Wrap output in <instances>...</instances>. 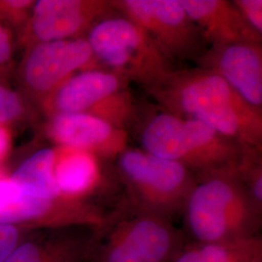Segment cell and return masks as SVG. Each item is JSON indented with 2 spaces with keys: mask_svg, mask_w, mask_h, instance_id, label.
<instances>
[{
  "mask_svg": "<svg viewBox=\"0 0 262 262\" xmlns=\"http://www.w3.org/2000/svg\"><path fill=\"white\" fill-rule=\"evenodd\" d=\"M148 93L161 109L202 122L245 148L262 150V109L248 103L214 72L198 66L175 68Z\"/></svg>",
  "mask_w": 262,
  "mask_h": 262,
  "instance_id": "obj_1",
  "label": "cell"
},
{
  "mask_svg": "<svg viewBox=\"0 0 262 262\" xmlns=\"http://www.w3.org/2000/svg\"><path fill=\"white\" fill-rule=\"evenodd\" d=\"M134 126L142 150L182 164L196 178L236 168L248 149L202 122L163 109L140 112Z\"/></svg>",
  "mask_w": 262,
  "mask_h": 262,
  "instance_id": "obj_2",
  "label": "cell"
},
{
  "mask_svg": "<svg viewBox=\"0 0 262 262\" xmlns=\"http://www.w3.org/2000/svg\"><path fill=\"white\" fill-rule=\"evenodd\" d=\"M186 237L214 243L259 236L262 206L244 187L235 169L197 177L183 212Z\"/></svg>",
  "mask_w": 262,
  "mask_h": 262,
  "instance_id": "obj_3",
  "label": "cell"
},
{
  "mask_svg": "<svg viewBox=\"0 0 262 262\" xmlns=\"http://www.w3.org/2000/svg\"><path fill=\"white\" fill-rule=\"evenodd\" d=\"M115 161L127 209L171 222L183 215L187 198L196 184V176L190 170L139 148L128 147Z\"/></svg>",
  "mask_w": 262,
  "mask_h": 262,
  "instance_id": "obj_4",
  "label": "cell"
},
{
  "mask_svg": "<svg viewBox=\"0 0 262 262\" xmlns=\"http://www.w3.org/2000/svg\"><path fill=\"white\" fill-rule=\"evenodd\" d=\"M187 242L173 222L122 206L98 228L88 262H172Z\"/></svg>",
  "mask_w": 262,
  "mask_h": 262,
  "instance_id": "obj_5",
  "label": "cell"
},
{
  "mask_svg": "<svg viewBox=\"0 0 262 262\" xmlns=\"http://www.w3.org/2000/svg\"><path fill=\"white\" fill-rule=\"evenodd\" d=\"M104 69L134 82L147 92L175 69L142 28L121 14L100 20L85 36Z\"/></svg>",
  "mask_w": 262,
  "mask_h": 262,
  "instance_id": "obj_6",
  "label": "cell"
},
{
  "mask_svg": "<svg viewBox=\"0 0 262 262\" xmlns=\"http://www.w3.org/2000/svg\"><path fill=\"white\" fill-rule=\"evenodd\" d=\"M122 16L137 24L171 60L196 61L209 44L180 0H112Z\"/></svg>",
  "mask_w": 262,
  "mask_h": 262,
  "instance_id": "obj_7",
  "label": "cell"
},
{
  "mask_svg": "<svg viewBox=\"0 0 262 262\" xmlns=\"http://www.w3.org/2000/svg\"><path fill=\"white\" fill-rule=\"evenodd\" d=\"M25 51L18 68L19 93L37 109L71 76L102 68L85 38L39 43Z\"/></svg>",
  "mask_w": 262,
  "mask_h": 262,
  "instance_id": "obj_8",
  "label": "cell"
},
{
  "mask_svg": "<svg viewBox=\"0 0 262 262\" xmlns=\"http://www.w3.org/2000/svg\"><path fill=\"white\" fill-rule=\"evenodd\" d=\"M119 14L112 0H38L19 32L27 50L39 43L85 38L100 20Z\"/></svg>",
  "mask_w": 262,
  "mask_h": 262,
  "instance_id": "obj_9",
  "label": "cell"
},
{
  "mask_svg": "<svg viewBox=\"0 0 262 262\" xmlns=\"http://www.w3.org/2000/svg\"><path fill=\"white\" fill-rule=\"evenodd\" d=\"M44 130L56 146L88 151L103 161L116 160L128 148L127 131L90 114L50 116Z\"/></svg>",
  "mask_w": 262,
  "mask_h": 262,
  "instance_id": "obj_10",
  "label": "cell"
},
{
  "mask_svg": "<svg viewBox=\"0 0 262 262\" xmlns=\"http://www.w3.org/2000/svg\"><path fill=\"white\" fill-rule=\"evenodd\" d=\"M261 43L213 44L195 63L222 77L248 103L262 109Z\"/></svg>",
  "mask_w": 262,
  "mask_h": 262,
  "instance_id": "obj_11",
  "label": "cell"
},
{
  "mask_svg": "<svg viewBox=\"0 0 262 262\" xmlns=\"http://www.w3.org/2000/svg\"><path fill=\"white\" fill-rule=\"evenodd\" d=\"M129 82L111 70L96 68L68 78L40 106L45 117L84 113L94 116L110 97L127 89Z\"/></svg>",
  "mask_w": 262,
  "mask_h": 262,
  "instance_id": "obj_12",
  "label": "cell"
},
{
  "mask_svg": "<svg viewBox=\"0 0 262 262\" xmlns=\"http://www.w3.org/2000/svg\"><path fill=\"white\" fill-rule=\"evenodd\" d=\"M98 228L66 226L31 231L6 262H88Z\"/></svg>",
  "mask_w": 262,
  "mask_h": 262,
  "instance_id": "obj_13",
  "label": "cell"
},
{
  "mask_svg": "<svg viewBox=\"0 0 262 262\" xmlns=\"http://www.w3.org/2000/svg\"><path fill=\"white\" fill-rule=\"evenodd\" d=\"M77 219L78 208L73 201L28 196L9 176H0V225H20L36 230L70 226Z\"/></svg>",
  "mask_w": 262,
  "mask_h": 262,
  "instance_id": "obj_14",
  "label": "cell"
},
{
  "mask_svg": "<svg viewBox=\"0 0 262 262\" xmlns=\"http://www.w3.org/2000/svg\"><path fill=\"white\" fill-rule=\"evenodd\" d=\"M180 3L209 46L239 41L262 42V35L247 24L232 1L180 0Z\"/></svg>",
  "mask_w": 262,
  "mask_h": 262,
  "instance_id": "obj_15",
  "label": "cell"
},
{
  "mask_svg": "<svg viewBox=\"0 0 262 262\" xmlns=\"http://www.w3.org/2000/svg\"><path fill=\"white\" fill-rule=\"evenodd\" d=\"M54 177L61 195L71 200L92 202L90 197L103 189L107 181L101 159L94 155L56 146Z\"/></svg>",
  "mask_w": 262,
  "mask_h": 262,
  "instance_id": "obj_16",
  "label": "cell"
},
{
  "mask_svg": "<svg viewBox=\"0 0 262 262\" xmlns=\"http://www.w3.org/2000/svg\"><path fill=\"white\" fill-rule=\"evenodd\" d=\"M55 159V148L40 149L19 165L9 178L28 196L46 200L66 198L56 187L54 177Z\"/></svg>",
  "mask_w": 262,
  "mask_h": 262,
  "instance_id": "obj_17",
  "label": "cell"
},
{
  "mask_svg": "<svg viewBox=\"0 0 262 262\" xmlns=\"http://www.w3.org/2000/svg\"><path fill=\"white\" fill-rule=\"evenodd\" d=\"M260 251V236L214 243L189 241L173 262H251Z\"/></svg>",
  "mask_w": 262,
  "mask_h": 262,
  "instance_id": "obj_18",
  "label": "cell"
},
{
  "mask_svg": "<svg viewBox=\"0 0 262 262\" xmlns=\"http://www.w3.org/2000/svg\"><path fill=\"white\" fill-rule=\"evenodd\" d=\"M262 150L246 149L235 168L237 176L253 200L262 206Z\"/></svg>",
  "mask_w": 262,
  "mask_h": 262,
  "instance_id": "obj_19",
  "label": "cell"
},
{
  "mask_svg": "<svg viewBox=\"0 0 262 262\" xmlns=\"http://www.w3.org/2000/svg\"><path fill=\"white\" fill-rule=\"evenodd\" d=\"M33 108L18 91L0 82V125L9 126L24 121Z\"/></svg>",
  "mask_w": 262,
  "mask_h": 262,
  "instance_id": "obj_20",
  "label": "cell"
},
{
  "mask_svg": "<svg viewBox=\"0 0 262 262\" xmlns=\"http://www.w3.org/2000/svg\"><path fill=\"white\" fill-rule=\"evenodd\" d=\"M33 4V0H0V23L19 35L28 23Z\"/></svg>",
  "mask_w": 262,
  "mask_h": 262,
  "instance_id": "obj_21",
  "label": "cell"
},
{
  "mask_svg": "<svg viewBox=\"0 0 262 262\" xmlns=\"http://www.w3.org/2000/svg\"><path fill=\"white\" fill-rule=\"evenodd\" d=\"M35 229L15 225H0V262H6L19 244Z\"/></svg>",
  "mask_w": 262,
  "mask_h": 262,
  "instance_id": "obj_22",
  "label": "cell"
},
{
  "mask_svg": "<svg viewBox=\"0 0 262 262\" xmlns=\"http://www.w3.org/2000/svg\"><path fill=\"white\" fill-rule=\"evenodd\" d=\"M14 70V41L11 31L0 23V82L6 83Z\"/></svg>",
  "mask_w": 262,
  "mask_h": 262,
  "instance_id": "obj_23",
  "label": "cell"
},
{
  "mask_svg": "<svg viewBox=\"0 0 262 262\" xmlns=\"http://www.w3.org/2000/svg\"><path fill=\"white\" fill-rule=\"evenodd\" d=\"M232 2L247 24L262 35V0H234Z\"/></svg>",
  "mask_w": 262,
  "mask_h": 262,
  "instance_id": "obj_24",
  "label": "cell"
},
{
  "mask_svg": "<svg viewBox=\"0 0 262 262\" xmlns=\"http://www.w3.org/2000/svg\"><path fill=\"white\" fill-rule=\"evenodd\" d=\"M11 146L9 126L0 125V161L8 154Z\"/></svg>",
  "mask_w": 262,
  "mask_h": 262,
  "instance_id": "obj_25",
  "label": "cell"
},
{
  "mask_svg": "<svg viewBox=\"0 0 262 262\" xmlns=\"http://www.w3.org/2000/svg\"><path fill=\"white\" fill-rule=\"evenodd\" d=\"M251 262H262V251L256 253Z\"/></svg>",
  "mask_w": 262,
  "mask_h": 262,
  "instance_id": "obj_26",
  "label": "cell"
}]
</instances>
